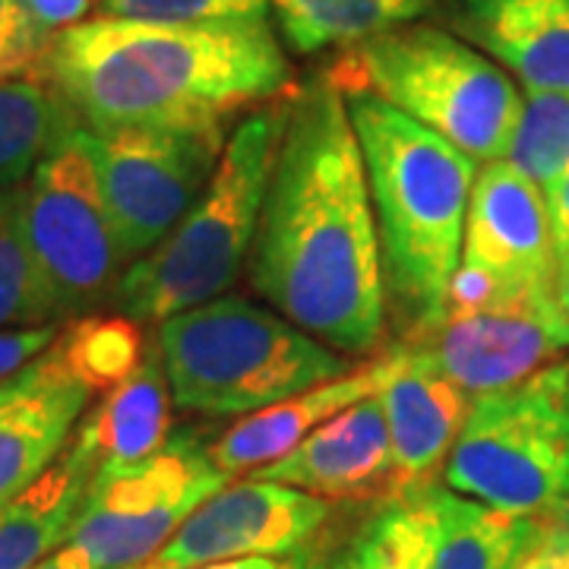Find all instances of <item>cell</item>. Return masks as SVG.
<instances>
[{"mask_svg": "<svg viewBox=\"0 0 569 569\" xmlns=\"http://www.w3.org/2000/svg\"><path fill=\"white\" fill-rule=\"evenodd\" d=\"M250 282L288 323L342 355L383 339L387 276L365 159L346 96L326 73L288 99Z\"/></svg>", "mask_w": 569, "mask_h": 569, "instance_id": "1", "label": "cell"}, {"mask_svg": "<svg viewBox=\"0 0 569 569\" xmlns=\"http://www.w3.org/2000/svg\"><path fill=\"white\" fill-rule=\"evenodd\" d=\"M39 80L92 133L228 127L298 89L269 20L92 17L51 39Z\"/></svg>", "mask_w": 569, "mask_h": 569, "instance_id": "2", "label": "cell"}, {"mask_svg": "<svg viewBox=\"0 0 569 569\" xmlns=\"http://www.w3.org/2000/svg\"><path fill=\"white\" fill-rule=\"evenodd\" d=\"M342 96L365 159L387 291L421 329L447 310L478 162L370 92Z\"/></svg>", "mask_w": 569, "mask_h": 569, "instance_id": "3", "label": "cell"}, {"mask_svg": "<svg viewBox=\"0 0 569 569\" xmlns=\"http://www.w3.org/2000/svg\"><path fill=\"white\" fill-rule=\"evenodd\" d=\"M288 99L250 111L228 133L212 178L178 228L123 269L114 301L137 323H162L222 298L250 260L272 164L279 156Z\"/></svg>", "mask_w": 569, "mask_h": 569, "instance_id": "4", "label": "cell"}, {"mask_svg": "<svg viewBox=\"0 0 569 569\" xmlns=\"http://www.w3.org/2000/svg\"><path fill=\"white\" fill-rule=\"evenodd\" d=\"M159 358L171 402L209 418H247L358 370L348 355L238 295L162 320Z\"/></svg>", "mask_w": 569, "mask_h": 569, "instance_id": "5", "label": "cell"}, {"mask_svg": "<svg viewBox=\"0 0 569 569\" xmlns=\"http://www.w3.org/2000/svg\"><path fill=\"white\" fill-rule=\"evenodd\" d=\"M342 92H370L475 162L507 156L522 92L500 63L440 26H399L326 67Z\"/></svg>", "mask_w": 569, "mask_h": 569, "instance_id": "6", "label": "cell"}, {"mask_svg": "<svg viewBox=\"0 0 569 569\" xmlns=\"http://www.w3.org/2000/svg\"><path fill=\"white\" fill-rule=\"evenodd\" d=\"M443 488L509 516L569 519V408L548 367L471 402Z\"/></svg>", "mask_w": 569, "mask_h": 569, "instance_id": "7", "label": "cell"}, {"mask_svg": "<svg viewBox=\"0 0 569 569\" xmlns=\"http://www.w3.org/2000/svg\"><path fill=\"white\" fill-rule=\"evenodd\" d=\"M17 219L58 317L114 298L127 260L82 127L70 130L17 187Z\"/></svg>", "mask_w": 569, "mask_h": 569, "instance_id": "8", "label": "cell"}, {"mask_svg": "<svg viewBox=\"0 0 569 569\" xmlns=\"http://www.w3.org/2000/svg\"><path fill=\"white\" fill-rule=\"evenodd\" d=\"M228 485L193 433H178L156 456L102 466L67 545L92 569H133L181 529L193 509Z\"/></svg>", "mask_w": 569, "mask_h": 569, "instance_id": "9", "label": "cell"}, {"mask_svg": "<svg viewBox=\"0 0 569 569\" xmlns=\"http://www.w3.org/2000/svg\"><path fill=\"white\" fill-rule=\"evenodd\" d=\"M102 200L127 263H137L178 228L222 159L228 127L82 130Z\"/></svg>", "mask_w": 569, "mask_h": 569, "instance_id": "10", "label": "cell"}, {"mask_svg": "<svg viewBox=\"0 0 569 569\" xmlns=\"http://www.w3.org/2000/svg\"><path fill=\"white\" fill-rule=\"evenodd\" d=\"M402 351L421 358L471 399L531 380L569 348V320L557 291H497L452 305L440 320L411 329Z\"/></svg>", "mask_w": 569, "mask_h": 569, "instance_id": "11", "label": "cell"}, {"mask_svg": "<svg viewBox=\"0 0 569 569\" xmlns=\"http://www.w3.org/2000/svg\"><path fill=\"white\" fill-rule=\"evenodd\" d=\"M326 516L329 503L305 490L260 478L224 485L133 569H203L228 560L284 557L305 548Z\"/></svg>", "mask_w": 569, "mask_h": 569, "instance_id": "12", "label": "cell"}, {"mask_svg": "<svg viewBox=\"0 0 569 569\" xmlns=\"http://www.w3.org/2000/svg\"><path fill=\"white\" fill-rule=\"evenodd\" d=\"M459 269L490 291H557L548 200L503 159L485 162L475 178Z\"/></svg>", "mask_w": 569, "mask_h": 569, "instance_id": "13", "label": "cell"}, {"mask_svg": "<svg viewBox=\"0 0 569 569\" xmlns=\"http://www.w3.org/2000/svg\"><path fill=\"white\" fill-rule=\"evenodd\" d=\"M89 399L54 346L0 383V507L61 459Z\"/></svg>", "mask_w": 569, "mask_h": 569, "instance_id": "14", "label": "cell"}, {"mask_svg": "<svg viewBox=\"0 0 569 569\" xmlns=\"http://www.w3.org/2000/svg\"><path fill=\"white\" fill-rule=\"evenodd\" d=\"M377 396L392 443L396 500L421 497L443 475L475 399L402 348L389 351V377Z\"/></svg>", "mask_w": 569, "mask_h": 569, "instance_id": "15", "label": "cell"}, {"mask_svg": "<svg viewBox=\"0 0 569 569\" xmlns=\"http://www.w3.org/2000/svg\"><path fill=\"white\" fill-rule=\"evenodd\" d=\"M253 478L305 490L326 503L383 500L392 503V443L380 396L346 408L317 427L284 459L260 468Z\"/></svg>", "mask_w": 569, "mask_h": 569, "instance_id": "16", "label": "cell"}, {"mask_svg": "<svg viewBox=\"0 0 569 569\" xmlns=\"http://www.w3.org/2000/svg\"><path fill=\"white\" fill-rule=\"evenodd\" d=\"M449 26L526 92H569V0H456Z\"/></svg>", "mask_w": 569, "mask_h": 569, "instance_id": "17", "label": "cell"}, {"mask_svg": "<svg viewBox=\"0 0 569 569\" xmlns=\"http://www.w3.org/2000/svg\"><path fill=\"white\" fill-rule=\"evenodd\" d=\"M389 377V355L380 361L351 370L348 377L329 380L320 387L298 392L284 402L253 411L241 418L238 425H231L222 437H216L206 456L212 459V466L222 475H244V471H260L284 459L301 440H307L317 427L332 421L336 415H342L346 408L365 402L370 396H377L380 387Z\"/></svg>", "mask_w": 569, "mask_h": 569, "instance_id": "18", "label": "cell"}, {"mask_svg": "<svg viewBox=\"0 0 569 569\" xmlns=\"http://www.w3.org/2000/svg\"><path fill=\"white\" fill-rule=\"evenodd\" d=\"M99 468V459L73 440L54 466L0 507V569H32L67 545Z\"/></svg>", "mask_w": 569, "mask_h": 569, "instance_id": "19", "label": "cell"}, {"mask_svg": "<svg viewBox=\"0 0 569 569\" xmlns=\"http://www.w3.org/2000/svg\"><path fill=\"white\" fill-rule=\"evenodd\" d=\"M421 500L430 516L427 569H519L545 529L538 519L497 512L440 485Z\"/></svg>", "mask_w": 569, "mask_h": 569, "instance_id": "20", "label": "cell"}, {"mask_svg": "<svg viewBox=\"0 0 569 569\" xmlns=\"http://www.w3.org/2000/svg\"><path fill=\"white\" fill-rule=\"evenodd\" d=\"M171 389L159 351L146 355L121 383L102 392L77 427V440L99 466H123L156 456L171 440Z\"/></svg>", "mask_w": 569, "mask_h": 569, "instance_id": "21", "label": "cell"}, {"mask_svg": "<svg viewBox=\"0 0 569 569\" xmlns=\"http://www.w3.org/2000/svg\"><path fill=\"white\" fill-rule=\"evenodd\" d=\"M437 0H272L279 39L295 54L346 51L418 20Z\"/></svg>", "mask_w": 569, "mask_h": 569, "instance_id": "22", "label": "cell"}, {"mask_svg": "<svg viewBox=\"0 0 569 569\" xmlns=\"http://www.w3.org/2000/svg\"><path fill=\"white\" fill-rule=\"evenodd\" d=\"M80 123L41 80H0V190L20 187Z\"/></svg>", "mask_w": 569, "mask_h": 569, "instance_id": "23", "label": "cell"}, {"mask_svg": "<svg viewBox=\"0 0 569 569\" xmlns=\"http://www.w3.org/2000/svg\"><path fill=\"white\" fill-rule=\"evenodd\" d=\"M140 326L142 323L123 313L121 317L96 313V317H82L63 326L51 346L63 358V365L96 396L121 383L146 358V336Z\"/></svg>", "mask_w": 569, "mask_h": 569, "instance_id": "24", "label": "cell"}, {"mask_svg": "<svg viewBox=\"0 0 569 569\" xmlns=\"http://www.w3.org/2000/svg\"><path fill=\"white\" fill-rule=\"evenodd\" d=\"M503 162L550 203L569 171V92H526Z\"/></svg>", "mask_w": 569, "mask_h": 569, "instance_id": "25", "label": "cell"}, {"mask_svg": "<svg viewBox=\"0 0 569 569\" xmlns=\"http://www.w3.org/2000/svg\"><path fill=\"white\" fill-rule=\"evenodd\" d=\"M430 563V516L421 497L392 500L380 509L351 548L339 569H427Z\"/></svg>", "mask_w": 569, "mask_h": 569, "instance_id": "26", "label": "cell"}, {"mask_svg": "<svg viewBox=\"0 0 569 569\" xmlns=\"http://www.w3.org/2000/svg\"><path fill=\"white\" fill-rule=\"evenodd\" d=\"M58 323V307L22 241L17 187L0 190V329Z\"/></svg>", "mask_w": 569, "mask_h": 569, "instance_id": "27", "label": "cell"}, {"mask_svg": "<svg viewBox=\"0 0 569 569\" xmlns=\"http://www.w3.org/2000/svg\"><path fill=\"white\" fill-rule=\"evenodd\" d=\"M272 0H99V17L142 22L269 20Z\"/></svg>", "mask_w": 569, "mask_h": 569, "instance_id": "28", "label": "cell"}, {"mask_svg": "<svg viewBox=\"0 0 569 569\" xmlns=\"http://www.w3.org/2000/svg\"><path fill=\"white\" fill-rule=\"evenodd\" d=\"M51 36L32 20L26 0H0V80H39Z\"/></svg>", "mask_w": 569, "mask_h": 569, "instance_id": "29", "label": "cell"}, {"mask_svg": "<svg viewBox=\"0 0 569 569\" xmlns=\"http://www.w3.org/2000/svg\"><path fill=\"white\" fill-rule=\"evenodd\" d=\"M58 332H61L58 323L0 329V383L10 380L13 373H20L22 367L32 365L39 355H44L58 339Z\"/></svg>", "mask_w": 569, "mask_h": 569, "instance_id": "30", "label": "cell"}, {"mask_svg": "<svg viewBox=\"0 0 569 569\" xmlns=\"http://www.w3.org/2000/svg\"><path fill=\"white\" fill-rule=\"evenodd\" d=\"M96 3H99V0H26L32 20L39 22L41 32H48L51 39H54L58 32H63V29H70V26H77V22L86 20V13H89Z\"/></svg>", "mask_w": 569, "mask_h": 569, "instance_id": "31", "label": "cell"}, {"mask_svg": "<svg viewBox=\"0 0 569 569\" xmlns=\"http://www.w3.org/2000/svg\"><path fill=\"white\" fill-rule=\"evenodd\" d=\"M526 569H569V519L545 522Z\"/></svg>", "mask_w": 569, "mask_h": 569, "instance_id": "32", "label": "cell"}, {"mask_svg": "<svg viewBox=\"0 0 569 569\" xmlns=\"http://www.w3.org/2000/svg\"><path fill=\"white\" fill-rule=\"evenodd\" d=\"M550 231H553V257H557V272H569V171L550 197Z\"/></svg>", "mask_w": 569, "mask_h": 569, "instance_id": "33", "label": "cell"}, {"mask_svg": "<svg viewBox=\"0 0 569 569\" xmlns=\"http://www.w3.org/2000/svg\"><path fill=\"white\" fill-rule=\"evenodd\" d=\"M32 569H92V563H89V557H86L80 548H73V545H63L58 553L44 557V560H41V563H36Z\"/></svg>", "mask_w": 569, "mask_h": 569, "instance_id": "34", "label": "cell"}, {"mask_svg": "<svg viewBox=\"0 0 569 569\" xmlns=\"http://www.w3.org/2000/svg\"><path fill=\"white\" fill-rule=\"evenodd\" d=\"M298 560L282 563V560H272V557H250V560H228V563H212L203 569H295Z\"/></svg>", "mask_w": 569, "mask_h": 569, "instance_id": "35", "label": "cell"}, {"mask_svg": "<svg viewBox=\"0 0 569 569\" xmlns=\"http://www.w3.org/2000/svg\"><path fill=\"white\" fill-rule=\"evenodd\" d=\"M548 377H550V383H553V389L560 392V399H563L569 408V358L557 361V365H550Z\"/></svg>", "mask_w": 569, "mask_h": 569, "instance_id": "36", "label": "cell"}, {"mask_svg": "<svg viewBox=\"0 0 569 569\" xmlns=\"http://www.w3.org/2000/svg\"><path fill=\"white\" fill-rule=\"evenodd\" d=\"M557 298H560V307H563V313H567L569 320V272L557 279Z\"/></svg>", "mask_w": 569, "mask_h": 569, "instance_id": "37", "label": "cell"}, {"mask_svg": "<svg viewBox=\"0 0 569 569\" xmlns=\"http://www.w3.org/2000/svg\"><path fill=\"white\" fill-rule=\"evenodd\" d=\"M295 569H310V567H305V563H298V567H295Z\"/></svg>", "mask_w": 569, "mask_h": 569, "instance_id": "38", "label": "cell"}, {"mask_svg": "<svg viewBox=\"0 0 569 569\" xmlns=\"http://www.w3.org/2000/svg\"><path fill=\"white\" fill-rule=\"evenodd\" d=\"M519 569H526V563H522V567H519Z\"/></svg>", "mask_w": 569, "mask_h": 569, "instance_id": "39", "label": "cell"}]
</instances>
